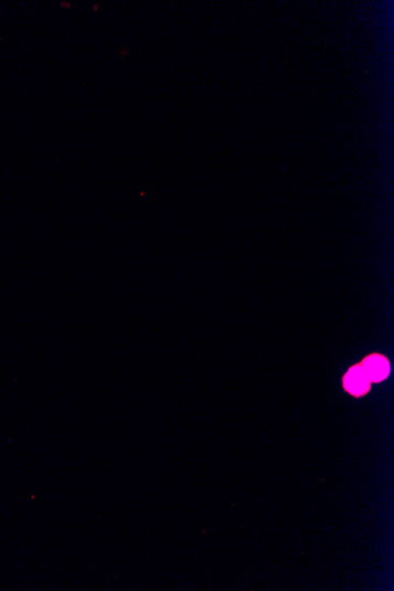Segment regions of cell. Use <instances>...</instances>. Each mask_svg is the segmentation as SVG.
Wrapping results in <instances>:
<instances>
[{
    "instance_id": "6da1fadb",
    "label": "cell",
    "mask_w": 394,
    "mask_h": 591,
    "mask_svg": "<svg viewBox=\"0 0 394 591\" xmlns=\"http://www.w3.org/2000/svg\"><path fill=\"white\" fill-rule=\"evenodd\" d=\"M371 382L363 366L357 365L343 377V387L355 397L364 396L370 390Z\"/></svg>"
},
{
    "instance_id": "7a4b0ae2",
    "label": "cell",
    "mask_w": 394,
    "mask_h": 591,
    "mask_svg": "<svg viewBox=\"0 0 394 591\" xmlns=\"http://www.w3.org/2000/svg\"><path fill=\"white\" fill-rule=\"evenodd\" d=\"M371 383H380L390 374V364L385 357L372 354L364 360L363 365Z\"/></svg>"
}]
</instances>
